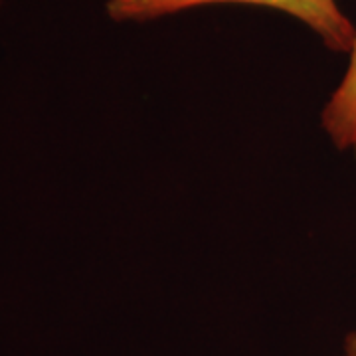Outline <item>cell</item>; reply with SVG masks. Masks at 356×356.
Listing matches in <instances>:
<instances>
[{"label": "cell", "instance_id": "6da1fadb", "mask_svg": "<svg viewBox=\"0 0 356 356\" xmlns=\"http://www.w3.org/2000/svg\"><path fill=\"white\" fill-rule=\"evenodd\" d=\"M206 4H252L275 8L303 22L332 51L350 54L356 26L339 6V0H107V14L117 22H145Z\"/></svg>", "mask_w": 356, "mask_h": 356}, {"label": "cell", "instance_id": "7a4b0ae2", "mask_svg": "<svg viewBox=\"0 0 356 356\" xmlns=\"http://www.w3.org/2000/svg\"><path fill=\"white\" fill-rule=\"evenodd\" d=\"M348 56L343 79L321 111V127L339 151L353 149L356 143V38Z\"/></svg>", "mask_w": 356, "mask_h": 356}, {"label": "cell", "instance_id": "3957f363", "mask_svg": "<svg viewBox=\"0 0 356 356\" xmlns=\"http://www.w3.org/2000/svg\"><path fill=\"white\" fill-rule=\"evenodd\" d=\"M343 356H356V331H350L344 339Z\"/></svg>", "mask_w": 356, "mask_h": 356}, {"label": "cell", "instance_id": "277c9868", "mask_svg": "<svg viewBox=\"0 0 356 356\" xmlns=\"http://www.w3.org/2000/svg\"><path fill=\"white\" fill-rule=\"evenodd\" d=\"M350 151H353V154H355V159H356V143H355V147H353Z\"/></svg>", "mask_w": 356, "mask_h": 356}, {"label": "cell", "instance_id": "5b68a950", "mask_svg": "<svg viewBox=\"0 0 356 356\" xmlns=\"http://www.w3.org/2000/svg\"><path fill=\"white\" fill-rule=\"evenodd\" d=\"M0 4H2V0H0Z\"/></svg>", "mask_w": 356, "mask_h": 356}]
</instances>
